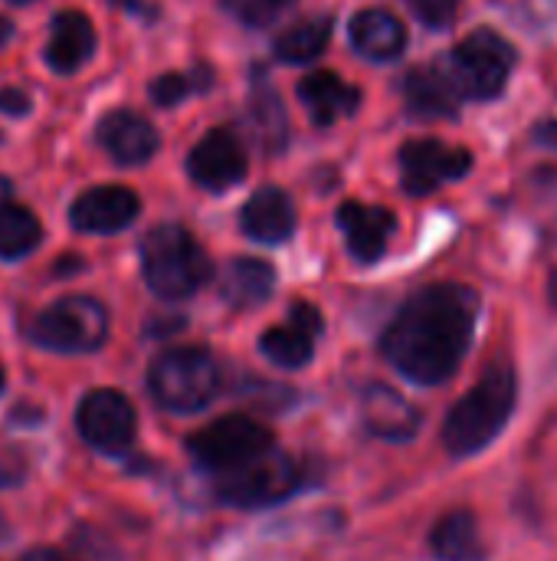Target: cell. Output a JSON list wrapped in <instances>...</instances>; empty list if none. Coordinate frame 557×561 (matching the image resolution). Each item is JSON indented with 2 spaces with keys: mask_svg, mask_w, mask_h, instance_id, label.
I'll use <instances>...</instances> for the list:
<instances>
[{
  "mask_svg": "<svg viewBox=\"0 0 557 561\" xmlns=\"http://www.w3.org/2000/svg\"><path fill=\"white\" fill-rule=\"evenodd\" d=\"M476 316L479 296L469 286H427L407 299L384 332V355L410 381L440 385L460 368L473 342Z\"/></svg>",
  "mask_w": 557,
  "mask_h": 561,
  "instance_id": "obj_1",
  "label": "cell"
},
{
  "mask_svg": "<svg viewBox=\"0 0 557 561\" xmlns=\"http://www.w3.org/2000/svg\"><path fill=\"white\" fill-rule=\"evenodd\" d=\"M519 381L509 365H492L483 381L450 411L443 424V444L453 457H473L489 447L509 424Z\"/></svg>",
  "mask_w": 557,
  "mask_h": 561,
  "instance_id": "obj_2",
  "label": "cell"
},
{
  "mask_svg": "<svg viewBox=\"0 0 557 561\" xmlns=\"http://www.w3.org/2000/svg\"><path fill=\"white\" fill-rule=\"evenodd\" d=\"M141 273L154 296L177 302L207 286L213 266L194 233L177 224H161L141 240Z\"/></svg>",
  "mask_w": 557,
  "mask_h": 561,
  "instance_id": "obj_3",
  "label": "cell"
},
{
  "mask_svg": "<svg viewBox=\"0 0 557 561\" xmlns=\"http://www.w3.org/2000/svg\"><path fill=\"white\" fill-rule=\"evenodd\" d=\"M148 388L161 408L174 414H194L204 411L220 391V371L204 348H174L151 365Z\"/></svg>",
  "mask_w": 557,
  "mask_h": 561,
  "instance_id": "obj_4",
  "label": "cell"
},
{
  "mask_svg": "<svg viewBox=\"0 0 557 561\" xmlns=\"http://www.w3.org/2000/svg\"><path fill=\"white\" fill-rule=\"evenodd\" d=\"M30 339L49 352L85 355L108 339V312L92 296H66L33 319Z\"/></svg>",
  "mask_w": 557,
  "mask_h": 561,
  "instance_id": "obj_5",
  "label": "cell"
},
{
  "mask_svg": "<svg viewBox=\"0 0 557 561\" xmlns=\"http://www.w3.org/2000/svg\"><path fill=\"white\" fill-rule=\"evenodd\" d=\"M515 66V49L506 36L492 30H473L453 49V85L469 99H492L506 89Z\"/></svg>",
  "mask_w": 557,
  "mask_h": 561,
  "instance_id": "obj_6",
  "label": "cell"
},
{
  "mask_svg": "<svg viewBox=\"0 0 557 561\" xmlns=\"http://www.w3.org/2000/svg\"><path fill=\"white\" fill-rule=\"evenodd\" d=\"M187 450L204 470L227 473V470H236V467L263 457L266 450H272V434L253 417L227 414V417L207 424L204 431H197L187 440Z\"/></svg>",
  "mask_w": 557,
  "mask_h": 561,
  "instance_id": "obj_7",
  "label": "cell"
},
{
  "mask_svg": "<svg viewBox=\"0 0 557 561\" xmlns=\"http://www.w3.org/2000/svg\"><path fill=\"white\" fill-rule=\"evenodd\" d=\"M217 496L230 506L240 510H259V506H272L279 500H286L295 486H299V467L292 457L266 450L263 457L217 473Z\"/></svg>",
  "mask_w": 557,
  "mask_h": 561,
  "instance_id": "obj_8",
  "label": "cell"
},
{
  "mask_svg": "<svg viewBox=\"0 0 557 561\" xmlns=\"http://www.w3.org/2000/svg\"><path fill=\"white\" fill-rule=\"evenodd\" d=\"M135 408L128 404L125 394L112 391V388H98V391H89L82 401H79V411H76V431L79 437L102 450V454H121L131 447L135 440Z\"/></svg>",
  "mask_w": 557,
  "mask_h": 561,
  "instance_id": "obj_9",
  "label": "cell"
},
{
  "mask_svg": "<svg viewBox=\"0 0 557 561\" xmlns=\"http://www.w3.org/2000/svg\"><path fill=\"white\" fill-rule=\"evenodd\" d=\"M473 168V154L466 148H453L433 138L407 141L401 148V181L407 194H430L446 181H460Z\"/></svg>",
  "mask_w": 557,
  "mask_h": 561,
  "instance_id": "obj_10",
  "label": "cell"
},
{
  "mask_svg": "<svg viewBox=\"0 0 557 561\" xmlns=\"http://www.w3.org/2000/svg\"><path fill=\"white\" fill-rule=\"evenodd\" d=\"M187 174L204 191H230L246 178V151L230 128L207 131L187 154Z\"/></svg>",
  "mask_w": 557,
  "mask_h": 561,
  "instance_id": "obj_11",
  "label": "cell"
},
{
  "mask_svg": "<svg viewBox=\"0 0 557 561\" xmlns=\"http://www.w3.org/2000/svg\"><path fill=\"white\" fill-rule=\"evenodd\" d=\"M141 210V201L135 191L108 184V187H92L82 197H76L69 220L82 233H118L125 230Z\"/></svg>",
  "mask_w": 557,
  "mask_h": 561,
  "instance_id": "obj_12",
  "label": "cell"
},
{
  "mask_svg": "<svg viewBox=\"0 0 557 561\" xmlns=\"http://www.w3.org/2000/svg\"><path fill=\"white\" fill-rule=\"evenodd\" d=\"M95 138L118 164H144L158 154V145H161L154 125L141 115L128 112V108L108 112L98 122Z\"/></svg>",
  "mask_w": 557,
  "mask_h": 561,
  "instance_id": "obj_13",
  "label": "cell"
},
{
  "mask_svg": "<svg viewBox=\"0 0 557 561\" xmlns=\"http://www.w3.org/2000/svg\"><path fill=\"white\" fill-rule=\"evenodd\" d=\"M338 227L345 233V243H348L351 256L361 260V263H374V260L384 256L397 220H394V214L387 207H368V204H358V201H345L338 207Z\"/></svg>",
  "mask_w": 557,
  "mask_h": 561,
  "instance_id": "obj_14",
  "label": "cell"
},
{
  "mask_svg": "<svg viewBox=\"0 0 557 561\" xmlns=\"http://www.w3.org/2000/svg\"><path fill=\"white\" fill-rule=\"evenodd\" d=\"M95 53V26L79 10H62L53 16L49 43H46V62L59 76H72L82 69Z\"/></svg>",
  "mask_w": 557,
  "mask_h": 561,
  "instance_id": "obj_15",
  "label": "cell"
},
{
  "mask_svg": "<svg viewBox=\"0 0 557 561\" xmlns=\"http://www.w3.org/2000/svg\"><path fill=\"white\" fill-rule=\"evenodd\" d=\"M361 421L374 437L384 440H410L420 427L417 408L387 385H371L361 394Z\"/></svg>",
  "mask_w": 557,
  "mask_h": 561,
  "instance_id": "obj_16",
  "label": "cell"
},
{
  "mask_svg": "<svg viewBox=\"0 0 557 561\" xmlns=\"http://www.w3.org/2000/svg\"><path fill=\"white\" fill-rule=\"evenodd\" d=\"M240 224L259 243H282L295 233V204L282 187H263L246 201Z\"/></svg>",
  "mask_w": 557,
  "mask_h": 561,
  "instance_id": "obj_17",
  "label": "cell"
},
{
  "mask_svg": "<svg viewBox=\"0 0 557 561\" xmlns=\"http://www.w3.org/2000/svg\"><path fill=\"white\" fill-rule=\"evenodd\" d=\"M299 99L302 105L309 108L312 122L318 128H328L335 125L341 115H351L358 112L361 105V92L348 82H341L335 72L328 69H318V72H309L302 82H299Z\"/></svg>",
  "mask_w": 557,
  "mask_h": 561,
  "instance_id": "obj_18",
  "label": "cell"
},
{
  "mask_svg": "<svg viewBox=\"0 0 557 561\" xmlns=\"http://www.w3.org/2000/svg\"><path fill=\"white\" fill-rule=\"evenodd\" d=\"M250 128L256 145L266 154H282L289 145V115L286 105L279 99V92L272 89V82L256 69L253 72V89H250Z\"/></svg>",
  "mask_w": 557,
  "mask_h": 561,
  "instance_id": "obj_19",
  "label": "cell"
},
{
  "mask_svg": "<svg viewBox=\"0 0 557 561\" xmlns=\"http://www.w3.org/2000/svg\"><path fill=\"white\" fill-rule=\"evenodd\" d=\"M351 43L368 59H397L407 46L404 23L387 10H361L351 20Z\"/></svg>",
  "mask_w": 557,
  "mask_h": 561,
  "instance_id": "obj_20",
  "label": "cell"
},
{
  "mask_svg": "<svg viewBox=\"0 0 557 561\" xmlns=\"http://www.w3.org/2000/svg\"><path fill=\"white\" fill-rule=\"evenodd\" d=\"M272 286H276V270L266 260H253V256L233 260L220 276V296L240 309L266 302L272 296Z\"/></svg>",
  "mask_w": 557,
  "mask_h": 561,
  "instance_id": "obj_21",
  "label": "cell"
},
{
  "mask_svg": "<svg viewBox=\"0 0 557 561\" xmlns=\"http://www.w3.org/2000/svg\"><path fill=\"white\" fill-rule=\"evenodd\" d=\"M430 546L440 561H483V536H479V523L473 513L456 510L450 516H443L430 536Z\"/></svg>",
  "mask_w": 557,
  "mask_h": 561,
  "instance_id": "obj_22",
  "label": "cell"
},
{
  "mask_svg": "<svg viewBox=\"0 0 557 561\" xmlns=\"http://www.w3.org/2000/svg\"><path fill=\"white\" fill-rule=\"evenodd\" d=\"M407 105L423 118H446L456 112V85L440 69H414L407 76Z\"/></svg>",
  "mask_w": 557,
  "mask_h": 561,
  "instance_id": "obj_23",
  "label": "cell"
},
{
  "mask_svg": "<svg viewBox=\"0 0 557 561\" xmlns=\"http://www.w3.org/2000/svg\"><path fill=\"white\" fill-rule=\"evenodd\" d=\"M328 39H332V16H309L282 30L272 49L282 62H312L325 53Z\"/></svg>",
  "mask_w": 557,
  "mask_h": 561,
  "instance_id": "obj_24",
  "label": "cell"
},
{
  "mask_svg": "<svg viewBox=\"0 0 557 561\" xmlns=\"http://www.w3.org/2000/svg\"><path fill=\"white\" fill-rule=\"evenodd\" d=\"M43 240V227L33 210L20 204H0V260H20Z\"/></svg>",
  "mask_w": 557,
  "mask_h": 561,
  "instance_id": "obj_25",
  "label": "cell"
},
{
  "mask_svg": "<svg viewBox=\"0 0 557 561\" xmlns=\"http://www.w3.org/2000/svg\"><path fill=\"white\" fill-rule=\"evenodd\" d=\"M210 85H213V69L204 66V62H197V66L187 69V72H164V76H158V79L148 85V92H151V102H154V105L174 108V105L184 102L187 95H200V92H207Z\"/></svg>",
  "mask_w": 557,
  "mask_h": 561,
  "instance_id": "obj_26",
  "label": "cell"
},
{
  "mask_svg": "<svg viewBox=\"0 0 557 561\" xmlns=\"http://www.w3.org/2000/svg\"><path fill=\"white\" fill-rule=\"evenodd\" d=\"M312 345H315V339L305 335L302 329H295L292 322H289V325H276V329H269V332L259 339L263 355H266L272 365H279V368H302V365H309Z\"/></svg>",
  "mask_w": 557,
  "mask_h": 561,
  "instance_id": "obj_27",
  "label": "cell"
},
{
  "mask_svg": "<svg viewBox=\"0 0 557 561\" xmlns=\"http://www.w3.org/2000/svg\"><path fill=\"white\" fill-rule=\"evenodd\" d=\"M220 3H223V10H227L233 20H240V23L259 30V26L276 23L286 10H292L295 0H220Z\"/></svg>",
  "mask_w": 557,
  "mask_h": 561,
  "instance_id": "obj_28",
  "label": "cell"
},
{
  "mask_svg": "<svg viewBox=\"0 0 557 561\" xmlns=\"http://www.w3.org/2000/svg\"><path fill=\"white\" fill-rule=\"evenodd\" d=\"M410 7L430 30H446L456 20L460 0H410Z\"/></svg>",
  "mask_w": 557,
  "mask_h": 561,
  "instance_id": "obj_29",
  "label": "cell"
},
{
  "mask_svg": "<svg viewBox=\"0 0 557 561\" xmlns=\"http://www.w3.org/2000/svg\"><path fill=\"white\" fill-rule=\"evenodd\" d=\"M23 473H26V460H23V454H20L13 444L0 440V490L16 486V483L23 480Z\"/></svg>",
  "mask_w": 557,
  "mask_h": 561,
  "instance_id": "obj_30",
  "label": "cell"
},
{
  "mask_svg": "<svg viewBox=\"0 0 557 561\" xmlns=\"http://www.w3.org/2000/svg\"><path fill=\"white\" fill-rule=\"evenodd\" d=\"M289 322L295 325V329H302L305 335H322V312L315 309V306H309V302H295L292 309H289Z\"/></svg>",
  "mask_w": 557,
  "mask_h": 561,
  "instance_id": "obj_31",
  "label": "cell"
},
{
  "mask_svg": "<svg viewBox=\"0 0 557 561\" xmlns=\"http://www.w3.org/2000/svg\"><path fill=\"white\" fill-rule=\"evenodd\" d=\"M30 108H33V102H30L26 92H20V89H13V85H3V89H0V112H3V115L23 118Z\"/></svg>",
  "mask_w": 557,
  "mask_h": 561,
  "instance_id": "obj_32",
  "label": "cell"
},
{
  "mask_svg": "<svg viewBox=\"0 0 557 561\" xmlns=\"http://www.w3.org/2000/svg\"><path fill=\"white\" fill-rule=\"evenodd\" d=\"M23 561H69V559H62V556H56L53 549H36V552H30L26 559Z\"/></svg>",
  "mask_w": 557,
  "mask_h": 561,
  "instance_id": "obj_33",
  "label": "cell"
},
{
  "mask_svg": "<svg viewBox=\"0 0 557 561\" xmlns=\"http://www.w3.org/2000/svg\"><path fill=\"white\" fill-rule=\"evenodd\" d=\"M10 36H13V23H10L7 16H0V46H3Z\"/></svg>",
  "mask_w": 557,
  "mask_h": 561,
  "instance_id": "obj_34",
  "label": "cell"
},
{
  "mask_svg": "<svg viewBox=\"0 0 557 561\" xmlns=\"http://www.w3.org/2000/svg\"><path fill=\"white\" fill-rule=\"evenodd\" d=\"M552 296L557 299V273H555V279H552Z\"/></svg>",
  "mask_w": 557,
  "mask_h": 561,
  "instance_id": "obj_35",
  "label": "cell"
},
{
  "mask_svg": "<svg viewBox=\"0 0 557 561\" xmlns=\"http://www.w3.org/2000/svg\"><path fill=\"white\" fill-rule=\"evenodd\" d=\"M0 391H3V365H0Z\"/></svg>",
  "mask_w": 557,
  "mask_h": 561,
  "instance_id": "obj_36",
  "label": "cell"
},
{
  "mask_svg": "<svg viewBox=\"0 0 557 561\" xmlns=\"http://www.w3.org/2000/svg\"><path fill=\"white\" fill-rule=\"evenodd\" d=\"M10 3H33V0H10Z\"/></svg>",
  "mask_w": 557,
  "mask_h": 561,
  "instance_id": "obj_37",
  "label": "cell"
},
{
  "mask_svg": "<svg viewBox=\"0 0 557 561\" xmlns=\"http://www.w3.org/2000/svg\"><path fill=\"white\" fill-rule=\"evenodd\" d=\"M0 141H3V131H0Z\"/></svg>",
  "mask_w": 557,
  "mask_h": 561,
  "instance_id": "obj_38",
  "label": "cell"
}]
</instances>
